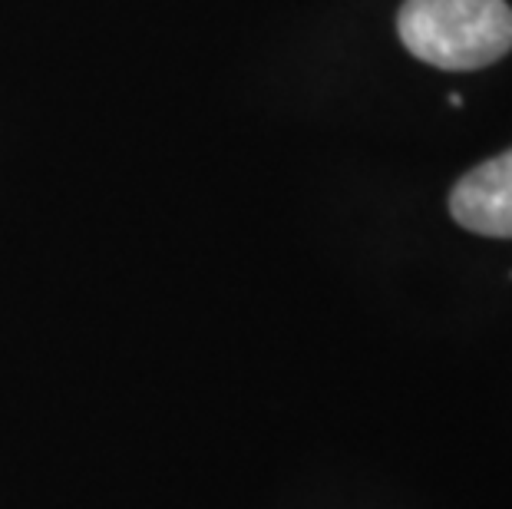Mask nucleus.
<instances>
[{
  "label": "nucleus",
  "instance_id": "1",
  "mask_svg": "<svg viewBox=\"0 0 512 509\" xmlns=\"http://www.w3.org/2000/svg\"><path fill=\"white\" fill-rule=\"evenodd\" d=\"M397 34L430 67L483 70L512 50V7L506 0H403Z\"/></svg>",
  "mask_w": 512,
  "mask_h": 509
},
{
  "label": "nucleus",
  "instance_id": "2",
  "mask_svg": "<svg viewBox=\"0 0 512 509\" xmlns=\"http://www.w3.org/2000/svg\"><path fill=\"white\" fill-rule=\"evenodd\" d=\"M450 215L466 232L512 238V149L479 162L450 192Z\"/></svg>",
  "mask_w": 512,
  "mask_h": 509
}]
</instances>
